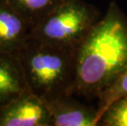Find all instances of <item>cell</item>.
Segmentation results:
<instances>
[{"mask_svg": "<svg viewBox=\"0 0 127 126\" xmlns=\"http://www.w3.org/2000/svg\"><path fill=\"white\" fill-rule=\"evenodd\" d=\"M127 67V16L112 1L75 53L71 94L98 98Z\"/></svg>", "mask_w": 127, "mask_h": 126, "instance_id": "cell-1", "label": "cell"}, {"mask_svg": "<svg viewBox=\"0 0 127 126\" xmlns=\"http://www.w3.org/2000/svg\"><path fill=\"white\" fill-rule=\"evenodd\" d=\"M75 53L76 51L61 49L30 37L15 55L22 66L30 90L47 101L71 94Z\"/></svg>", "mask_w": 127, "mask_h": 126, "instance_id": "cell-2", "label": "cell"}, {"mask_svg": "<svg viewBox=\"0 0 127 126\" xmlns=\"http://www.w3.org/2000/svg\"><path fill=\"white\" fill-rule=\"evenodd\" d=\"M101 12L84 0H62L31 29V38L61 49L76 51Z\"/></svg>", "mask_w": 127, "mask_h": 126, "instance_id": "cell-3", "label": "cell"}, {"mask_svg": "<svg viewBox=\"0 0 127 126\" xmlns=\"http://www.w3.org/2000/svg\"><path fill=\"white\" fill-rule=\"evenodd\" d=\"M0 126H53L47 106L28 92L0 106Z\"/></svg>", "mask_w": 127, "mask_h": 126, "instance_id": "cell-4", "label": "cell"}, {"mask_svg": "<svg viewBox=\"0 0 127 126\" xmlns=\"http://www.w3.org/2000/svg\"><path fill=\"white\" fill-rule=\"evenodd\" d=\"M74 95L65 94L44 101L50 112L53 126H97V107L84 104Z\"/></svg>", "mask_w": 127, "mask_h": 126, "instance_id": "cell-5", "label": "cell"}, {"mask_svg": "<svg viewBox=\"0 0 127 126\" xmlns=\"http://www.w3.org/2000/svg\"><path fill=\"white\" fill-rule=\"evenodd\" d=\"M32 26L0 0V52L16 54L31 37Z\"/></svg>", "mask_w": 127, "mask_h": 126, "instance_id": "cell-6", "label": "cell"}, {"mask_svg": "<svg viewBox=\"0 0 127 126\" xmlns=\"http://www.w3.org/2000/svg\"><path fill=\"white\" fill-rule=\"evenodd\" d=\"M28 92L31 91L17 57L0 52V106Z\"/></svg>", "mask_w": 127, "mask_h": 126, "instance_id": "cell-7", "label": "cell"}, {"mask_svg": "<svg viewBox=\"0 0 127 126\" xmlns=\"http://www.w3.org/2000/svg\"><path fill=\"white\" fill-rule=\"evenodd\" d=\"M32 27L46 17L62 0H4Z\"/></svg>", "mask_w": 127, "mask_h": 126, "instance_id": "cell-8", "label": "cell"}, {"mask_svg": "<svg viewBox=\"0 0 127 126\" xmlns=\"http://www.w3.org/2000/svg\"><path fill=\"white\" fill-rule=\"evenodd\" d=\"M127 96V67L121 72L114 82L98 96L97 113L98 123L106 110L118 99Z\"/></svg>", "mask_w": 127, "mask_h": 126, "instance_id": "cell-9", "label": "cell"}, {"mask_svg": "<svg viewBox=\"0 0 127 126\" xmlns=\"http://www.w3.org/2000/svg\"><path fill=\"white\" fill-rule=\"evenodd\" d=\"M101 126H127V96L114 101L98 120Z\"/></svg>", "mask_w": 127, "mask_h": 126, "instance_id": "cell-10", "label": "cell"}]
</instances>
